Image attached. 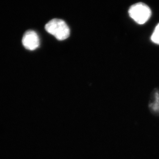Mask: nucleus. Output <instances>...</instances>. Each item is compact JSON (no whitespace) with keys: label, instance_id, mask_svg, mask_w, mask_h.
<instances>
[{"label":"nucleus","instance_id":"3","mask_svg":"<svg viewBox=\"0 0 159 159\" xmlns=\"http://www.w3.org/2000/svg\"><path fill=\"white\" fill-rule=\"evenodd\" d=\"M22 43L26 49L34 50L39 46V36L35 31L32 30L27 31L23 36Z\"/></svg>","mask_w":159,"mask_h":159},{"label":"nucleus","instance_id":"1","mask_svg":"<svg viewBox=\"0 0 159 159\" xmlns=\"http://www.w3.org/2000/svg\"><path fill=\"white\" fill-rule=\"evenodd\" d=\"M45 29L49 34L59 40H63L69 37L70 29L66 22L61 19H53L45 25Z\"/></svg>","mask_w":159,"mask_h":159},{"label":"nucleus","instance_id":"4","mask_svg":"<svg viewBox=\"0 0 159 159\" xmlns=\"http://www.w3.org/2000/svg\"><path fill=\"white\" fill-rule=\"evenodd\" d=\"M151 39L153 43L159 44V23L155 28V31L152 34Z\"/></svg>","mask_w":159,"mask_h":159},{"label":"nucleus","instance_id":"2","mask_svg":"<svg viewBox=\"0 0 159 159\" xmlns=\"http://www.w3.org/2000/svg\"><path fill=\"white\" fill-rule=\"evenodd\" d=\"M129 16L136 23L143 25L149 19L152 15L150 8L143 3H138L131 6L129 10Z\"/></svg>","mask_w":159,"mask_h":159}]
</instances>
